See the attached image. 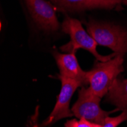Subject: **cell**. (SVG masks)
Instances as JSON below:
<instances>
[{
  "mask_svg": "<svg viewBox=\"0 0 127 127\" xmlns=\"http://www.w3.org/2000/svg\"><path fill=\"white\" fill-rule=\"evenodd\" d=\"M62 30L70 37V41L62 46L60 50L66 53H75L78 49H84L93 55L100 62H106L116 56L114 53L107 56H102L97 53V43L88 32H86L80 21L75 18L66 17L63 24Z\"/></svg>",
  "mask_w": 127,
  "mask_h": 127,
  "instance_id": "obj_1",
  "label": "cell"
},
{
  "mask_svg": "<svg viewBox=\"0 0 127 127\" xmlns=\"http://www.w3.org/2000/svg\"><path fill=\"white\" fill-rule=\"evenodd\" d=\"M123 56H115L108 61L96 63L90 71L86 72L89 89L99 97L105 96L114 80L123 72Z\"/></svg>",
  "mask_w": 127,
  "mask_h": 127,
  "instance_id": "obj_2",
  "label": "cell"
},
{
  "mask_svg": "<svg viewBox=\"0 0 127 127\" xmlns=\"http://www.w3.org/2000/svg\"><path fill=\"white\" fill-rule=\"evenodd\" d=\"M88 32L97 45L110 48L116 56L127 53V30L108 23L91 20L87 25Z\"/></svg>",
  "mask_w": 127,
  "mask_h": 127,
  "instance_id": "obj_3",
  "label": "cell"
},
{
  "mask_svg": "<svg viewBox=\"0 0 127 127\" xmlns=\"http://www.w3.org/2000/svg\"><path fill=\"white\" fill-rule=\"evenodd\" d=\"M100 97L95 95L89 88H82L72 112L77 118H83L102 126L111 112L103 110L100 107Z\"/></svg>",
  "mask_w": 127,
  "mask_h": 127,
  "instance_id": "obj_4",
  "label": "cell"
},
{
  "mask_svg": "<svg viewBox=\"0 0 127 127\" xmlns=\"http://www.w3.org/2000/svg\"><path fill=\"white\" fill-rule=\"evenodd\" d=\"M60 79L62 86L56 105L50 116L40 124V127L49 126L60 120L74 116L72 110L69 109V103L75 90L82 85L73 79L62 76H60Z\"/></svg>",
  "mask_w": 127,
  "mask_h": 127,
  "instance_id": "obj_5",
  "label": "cell"
},
{
  "mask_svg": "<svg viewBox=\"0 0 127 127\" xmlns=\"http://www.w3.org/2000/svg\"><path fill=\"white\" fill-rule=\"evenodd\" d=\"M29 12L37 26L46 32H55L60 28L53 6L46 0H25Z\"/></svg>",
  "mask_w": 127,
  "mask_h": 127,
  "instance_id": "obj_6",
  "label": "cell"
},
{
  "mask_svg": "<svg viewBox=\"0 0 127 127\" xmlns=\"http://www.w3.org/2000/svg\"><path fill=\"white\" fill-rule=\"evenodd\" d=\"M53 56L60 69V76L73 79L82 86L88 84L86 72L80 67L75 53H60L54 51Z\"/></svg>",
  "mask_w": 127,
  "mask_h": 127,
  "instance_id": "obj_7",
  "label": "cell"
},
{
  "mask_svg": "<svg viewBox=\"0 0 127 127\" xmlns=\"http://www.w3.org/2000/svg\"><path fill=\"white\" fill-rule=\"evenodd\" d=\"M72 10H90L95 8L113 9L126 4L127 0H53Z\"/></svg>",
  "mask_w": 127,
  "mask_h": 127,
  "instance_id": "obj_8",
  "label": "cell"
},
{
  "mask_svg": "<svg viewBox=\"0 0 127 127\" xmlns=\"http://www.w3.org/2000/svg\"><path fill=\"white\" fill-rule=\"evenodd\" d=\"M106 100L123 111H127V78L118 76L106 95Z\"/></svg>",
  "mask_w": 127,
  "mask_h": 127,
  "instance_id": "obj_9",
  "label": "cell"
},
{
  "mask_svg": "<svg viewBox=\"0 0 127 127\" xmlns=\"http://www.w3.org/2000/svg\"><path fill=\"white\" fill-rule=\"evenodd\" d=\"M127 120V111H123L121 114L116 117H107L101 127H117L120 123Z\"/></svg>",
  "mask_w": 127,
  "mask_h": 127,
  "instance_id": "obj_10",
  "label": "cell"
},
{
  "mask_svg": "<svg viewBox=\"0 0 127 127\" xmlns=\"http://www.w3.org/2000/svg\"><path fill=\"white\" fill-rule=\"evenodd\" d=\"M65 127H101V126L81 118L78 120L76 119L68 120L65 124Z\"/></svg>",
  "mask_w": 127,
  "mask_h": 127,
  "instance_id": "obj_11",
  "label": "cell"
}]
</instances>
